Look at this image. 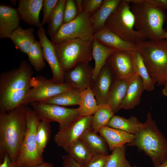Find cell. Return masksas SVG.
Listing matches in <instances>:
<instances>
[{
  "mask_svg": "<svg viewBox=\"0 0 167 167\" xmlns=\"http://www.w3.org/2000/svg\"><path fill=\"white\" fill-rule=\"evenodd\" d=\"M58 0H43L42 5L43 18L41 26L48 23Z\"/></svg>",
  "mask_w": 167,
  "mask_h": 167,
  "instance_id": "cell-38",
  "label": "cell"
},
{
  "mask_svg": "<svg viewBox=\"0 0 167 167\" xmlns=\"http://www.w3.org/2000/svg\"><path fill=\"white\" fill-rule=\"evenodd\" d=\"M94 38L116 51L131 53L137 50L135 44L125 41L105 27L95 32Z\"/></svg>",
  "mask_w": 167,
  "mask_h": 167,
  "instance_id": "cell-18",
  "label": "cell"
},
{
  "mask_svg": "<svg viewBox=\"0 0 167 167\" xmlns=\"http://www.w3.org/2000/svg\"><path fill=\"white\" fill-rule=\"evenodd\" d=\"M27 127L25 106L0 111V160L8 155L15 162L19 154Z\"/></svg>",
  "mask_w": 167,
  "mask_h": 167,
  "instance_id": "cell-2",
  "label": "cell"
},
{
  "mask_svg": "<svg viewBox=\"0 0 167 167\" xmlns=\"http://www.w3.org/2000/svg\"><path fill=\"white\" fill-rule=\"evenodd\" d=\"M116 78L107 63L100 70L90 85L99 106L107 104V100L111 88Z\"/></svg>",
  "mask_w": 167,
  "mask_h": 167,
  "instance_id": "cell-13",
  "label": "cell"
},
{
  "mask_svg": "<svg viewBox=\"0 0 167 167\" xmlns=\"http://www.w3.org/2000/svg\"><path fill=\"white\" fill-rule=\"evenodd\" d=\"M129 80L116 79L109 92L107 103L114 114L120 109L128 86Z\"/></svg>",
  "mask_w": 167,
  "mask_h": 167,
  "instance_id": "cell-25",
  "label": "cell"
},
{
  "mask_svg": "<svg viewBox=\"0 0 167 167\" xmlns=\"http://www.w3.org/2000/svg\"><path fill=\"white\" fill-rule=\"evenodd\" d=\"M80 92L73 88L41 102L64 107L79 105Z\"/></svg>",
  "mask_w": 167,
  "mask_h": 167,
  "instance_id": "cell-31",
  "label": "cell"
},
{
  "mask_svg": "<svg viewBox=\"0 0 167 167\" xmlns=\"http://www.w3.org/2000/svg\"><path fill=\"white\" fill-rule=\"evenodd\" d=\"M127 145L135 146L143 151L151 158L154 167L167 160V139L152 119L150 111L133 141Z\"/></svg>",
  "mask_w": 167,
  "mask_h": 167,
  "instance_id": "cell-3",
  "label": "cell"
},
{
  "mask_svg": "<svg viewBox=\"0 0 167 167\" xmlns=\"http://www.w3.org/2000/svg\"><path fill=\"white\" fill-rule=\"evenodd\" d=\"M113 49L103 45L94 38L92 44V58L95 61L92 79H94L106 62L107 60L113 52Z\"/></svg>",
  "mask_w": 167,
  "mask_h": 167,
  "instance_id": "cell-28",
  "label": "cell"
},
{
  "mask_svg": "<svg viewBox=\"0 0 167 167\" xmlns=\"http://www.w3.org/2000/svg\"><path fill=\"white\" fill-rule=\"evenodd\" d=\"M79 105L81 116L92 115L98 109L99 106L90 86L81 92Z\"/></svg>",
  "mask_w": 167,
  "mask_h": 167,
  "instance_id": "cell-30",
  "label": "cell"
},
{
  "mask_svg": "<svg viewBox=\"0 0 167 167\" xmlns=\"http://www.w3.org/2000/svg\"><path fill=\"white\" fill-rule=\"evenodd\" d=\"M34 31L32 28L24 29L19 25L13 32L9 38L13 42L16 49L27 54L36 41Z\"/></svg>",
  "mask_w": 167,
  "mask_h": 167,
  "instance_id": "cell-24",
  "label": "cell"
},
{
  "mask_svg": "<svg viewBox=\"0 0 167 167\" xmlns=\"http://www.w3.org/2000/svg\"><path fill=\"white\" fill-rule=\"evenodd\" d=\"M37 34L41 44L45 60L49 64L51 70L52 79L56 82H65V71L60 64L57 58L54 44L49 40L46 34V32L42 26L38 28Z\"/></svg>",
  "mask_w": 167,
  "mask_h": 167,
  "instance_id": "cell-14",
  "label": "cell"
},
{
  "mask_svg": "<svg viewBox=\"0 0 167 167\" xmlns=\"http://www.w3.org/2000/svg\"><path fill=\"white\" fill-rule=\"evenodd\" d=\"M135 17V30L144 34L148 39H164L165 31L163 29L166 19L164 10L150 0H129Z\"/></svg>",
  "mask_w": 167,
  "mask_h": 167,
  "instance_id": "cell-4",
  "label": "cell"
},
{
  "mask_svg": "<svg viewBox=\"0 0 167 167\" xmlns=\"http://www.w3.org/2000/svg\"><path fill=\"white\" fill-rule=\"evenodd\" d=\"M93 40L85 41L76 38L54 44L58 60L65 71L80 63L89 62L91 60Z\"/></svg>",
  "mask_w": 167,
  "mask_h": 167,
  "instance_id": "cell-8",
  "label": "cell"
},
{
  "mask_svg": "<svg viewBox=\"0 0 167 167\" xmlns=\"http://www.w3.org/2000/svg\"><path fill=\"white\" fill-rule=\"evenodd\" d=\"M64 150L83 167L86 166L93 156L85 144L80 139Z\"/></svg>",
  "mask_w": 167,
  "mask_h": 167,
  "instance_id": "cell-27",
  "label": "cell"
},
{
  "mask_svg": "<svg viewBox=\"0 0 167 167\" xmlns=\"http://www.w3.org/2000/svg\"><path fill=\"white\" fill-rule=\"evenodd\" d=\"M35 167H55L54 165L51 162H43L38 164Z\"/></svg>",
  "mask_w": 167,
  "mask_h": 167,
  "instance_id": "cell-44",
  "label": "cell"
},
{
  "mask_svg": "<svg viewBox=\"0 0 167 167\" xmlns=\"http://www.w3.org/2000/svg\"><path fill=\"white\" fill-rule=\"evenodd\" d=\"M43 0H19L17 9L21 19L28 24L41 27L39 19Z\"/></svg>",
  "mask_w": 167,
  "mask_h": 167,
  "instance_id": "cell-19",
  "label": "cell"
},
{
  "mask_svg": "<svg viewBox=\"0 0 167 167\" xmlns=\"http://www.w3.org/2000/svg\"><path fill=\"white\" fill-rule=\"evenodd\" d=\"M125 145L114 148L109 157L105 167H129L131 165L126 159Z\"/></svg>",
  "mask_w": 167,
  "mask_h": 167,
  "instance_id": "cell-36",
  "label": "cell"
},
{
  "mask_svg": "<svg viewBox=\"0 0 167 167\" xmlns=\"http://www.w3.org/2000/svg\"><path fill=\"white\" fill-rule=\"evenodd\" d=\"M93 117L80 116L67 127L59 131L54 137L55 144L64 149L79 139L86 130L91 128Z\"/></svg>",
  "mask_w": 167,
  "mask_h": 167,
  "instance_id": "cell-12",
  "label": "cell"
},
{
  "mask_svg": "<svg viewBox=\"0 0 167 167\" xmlns=\"http://www.w3.org/2000/svg\"><path fill=\"white\" fill-rule=\"evenodd\" d=\"M33 73L32 66L26 60L21 61L18 67L1 73L0 111L24 105Z\"/></svg>",
  "mask_w": 167,
  "mask_h": 167,
  "instance_id": "cell-1",
  "label": "cell"
},
{
  "mask_svg": "<svg viewBox=\"0 0 167 167\" xmlns=\"http://www.w3.org/2000/svg\"><path fill=\"white\" fill-rule=\"evenodd\" d=\"M77 14V8L75 1L67 0L64 8L63 24L71 21L76 18Z\"/></svg>",
  "mask_w": 167,
  "mask_h": 167,
  "instance_id": "cell-37",
  "label": "cell"
},
{
  "mask_svg": "<svg viewBox=\"0 0 167 167\" xmlns=\"http://www.w3.org/2000/svg\"><path fill=\"white\" fill-rule=\"evenodd\" d=\"M0 167H17L15 163L11 161L8 155L5 154L2 160L0 161Z\"/></svg>",
  "mask_w": 167,
  "mask_h": 167,
  "instance_id": "cell-42",
  "label": "cell"
},
{
  "mask_svg": "<svg viewBox=\"0 0 167 167\" xmlns=\"http://www.w3.org/2000/svg\"><path fill=\"white\" fill-rule=\"evenodd\" d=\"M121 0H104L98 9L91 15L94 33L105 27L110 15L116 9Z\"/></svg>",
  "mask_w": 167,
  "mask_h": 167,
  "instance_id": "cell-23",
  "label": "cell"
},
{
  "mask_svg": "<svg viewBox=\"0 0 167 167\" xmlns=\"http://www.w3.org/2000/svg\"><path fill=\"white\" fill-rule=\"evenodd\" d=\"M164 84V87L162 90V94L163 96L167 97V79Z\"/></svg>",
  "mask_w": 167,
  "mask_h": 167,
  "instance_id": "cell-45",
  "label": "cell"
},
{
  "mask_svg": "<svg viewBox=\"0 0 167 167\" xmlns=\"http://www.w3.org/2000/svg\"><path fill=\"white\" fill-rule=\"evenodd\" d=\"M91 128L87 129L80 139L84 143L92 155H109L107 144L104 138Z\"/></svg>",
  "mask_w": 167,
  "mask_h": 167,
  "instance_id": "cell-22",
  "label": "cell"
},
{
  "mask_svg": "<svg viewBox=\"0 0 167 167\" xmlns=\"http://www.w3.org/2000/svg\"><path fill=\"white\" fill-rule=\"evenodd\" d=\"M29 105L40 121L58 122L59 131L67 127L81 116L78 108H69L41 102H31Z\"/></svg>",
  "mask_w": 167,
  "mask_h": 167,
  "instance_id": "cell-10",
  "label": "cell"
},
{
  "mask_svg": "<svg viewBox=\"0 0 167 167\" xmlns=\"http://www.w3.org/2000/svg\"><path fill=\"white\" fill-rule=\"evenodd\" d=\"M30 88L24 105L30 103L42 102L65 91L74 88L70 83H58L52 78L49 79L39 75L32 77L30 82Z\"/></svg>",
  "mask_w": 167,
  "mask_h": 167,
  "instance_id": "cell-11",
  "label": "cell"
},
{
  "mask_svg": "<svg viewBox=\"0 0 167 167\" xmlns=\"http://www.w3.org/2000/svg\"><path fill=\"white\" fill-rule=\"evenodd\" d=\"M141 123L134 116L126 118L114 115L109 121L107 126L135 135L139 131Z\"/></svg>",
  "mask_w": 167,
  "mask_h": 167,
  "instance_id": "cell-29",
  "label": "cell"
},
{
  "mask_svg": "<svg viewBox=\"0 0 167 167\" xmlns=\"http://www.w3.org/2000/svg\"><path fill=\"white\" fill-rule=\"evenodd\" d=\"M93 68L89 62L81 63L65 71V82L71 84L77 90L81 92L90 86L93 78Z\"/></svg>",
  "mask_w": 167,
  "mask_h": 167,
  "instance_id": "cell-16",
  "label": "cell"
},
{
  "mask_svg": "<svg viewBox=\"0 0 167 167\" xmlns=\"http://www.w3.org/2000/svg\"><path fill=\"white\" fill-rule=\"evenodd\" d=\"M154 167H167V160L161 165Z\"/></svg>",
  "mask_w": 167,
  "mask_h": 167,
  "instance_id": "cell-46",
  "label": "cell"
},
{
  "mask_svg": "<svg viewBox=\"0 0 167 167\" xmlns=\"http://www.w3.org/2000/svg\"><path fill=\"white\" fill-rule=\"evenodd\" d=\"M90 15L83 12L78 13L71 21L61 25L55 34L50 37L54 45L79 38L85 41H92L94 32Z\"/></svg>",
  "mask_w": 167,
  "mask_h": 167,
  "instance_id": "cell-9",
  "label": "cell"
},
{
  "mask_svg": "<svg viewBox=\"0 0 167 167\" xmlns=\"http://www.w3.org/2000/svg\"><path fill=\"white\" fill-rule=\"evenodd\" d=\"M135 44L155 83L164 84L167 79V40L148 39Z\"/></svg>",
  "mask_w": 167,
  "mask_h": 167,
  "instance_id": "cell-5",
  "label": "cell"
},
{
  "mask_svg": "<svg viewBox=\"0 0 167 167\" xmlns=\"http://www.w3.org/2000/svg\"><path fill=\"white\" fill-rule=\"evenodd\" d=\"M163 39L167 40V31H165V33Z\"/></svg>",
  "mask_w": 167,
  "mask_h": 167,
  "instance_id": "cell-47",
  "label": "cell"
},
{
  "mask_svg": "<svg viewBox=\"0 0 167 167\" xmlns=\"http://www.w3.org/2000/svg\"><path fill=\"white\" fill-rule=\"evenodd\" d=\"M27 55L30 64L34 67L36 71H41L45 67L46 63L39 41H35Z\"/></svg>",
  "mask_w": 167,
  "mask_h": 167,
  "instance_id": "cell-35",
  "label": "cell"
},
{
  "mask_svg": "<svg viewBox=\"0 0 167 167\" xmlns=\"http://www.w3.org/2000/svg\"><path fill=\"white\" fill-rule=\"evenodd\" d=\"M62 159L63 167H83L68 154L63 156Z\"/></svg>",
  "mask_w": 167,
  "mask_h": 167,
  "instance_id": "cell-41",
  "label": "cell"
},
{
  "mask_svg": "<svg viewBox=\"0 0 167 167\" xmlns=\"http://www.w3.org/2000/svg\"><path fill=\"white\" fill-rule=\"evenodd\" d=\"M27 127L18 156L15 163L17 167H35L43 162V157L39 154L36 134L40 120L33 109L25 106Z\"/></svg>",
  "mask_w": 167,
  "mask_h": 167,
  "instance_id": "cell-7",
  "label": "cell"
},
{
  "mask_svg": "<svg viewBox=\"0 0 167 167\" xmlns=\"http://www.w3.org/2000/svg\"><path fill=\"white\" fill-rule=\"evenodd\" d=\"M114 115L107 104L99 106L93 115L91 128L98 133L100 128L107 126L109 121Z\"/></svg>",
  "mask_w": 167,
  "mask_h": 167,
  "instance_id": "cell-33",
  "label": "cell"
},
{
  "mask_svg": "<svg viewBox=\"0 0 167 167\" xmlns=\"http://www.w3.org/2000/svg\"><path fill=\"white\" fill-rule=\"evenodd\" d=\"M51 133L50 122L41 120L37 126L36 138L38 153L43 157V154L50 139Z\"/></svg>",
  "mask_w": 167,
  "mask_h": 167,
  "instance_id": "cell-34",
  "label": "cell"
},
{
  "mask_svg": "<svg viewBox=\"0 0 167 167\" xmlns=\"http://www.w3.org/2000/svg\"><path fill=\"white\" fill-rule=\"evenodd\" d=\"M152 3L164 10H167V0H150Z\"/></svg>",
  "mask_w": 167,
  "mask_h": 167,
  "instance_id": "cell-43",
  "label": "cell"
},
{
  "mask_svg": "<svg viewBox=\"0 0 167 167\" xmlns=\"http://www.w3.org/2000/svg\"><path fill=\"white\" fill-rule=\"evenodd\" d=\"M135 73L142 79L144 90L152 91L156 84L150 75L142 55L137 49L131 52Z\"/></svg>",
  "mask_w": 167,
  "mask_h": 167,
  "instance_id": "cell-26",
  "label": "cell"
},
{
  "mask_svg": "<svg viewBox=\"0 0 167 167\" xmlns=\"http://www.w3.org/2000/svg\"><path fill=\"white\" fill-rule=\"evenodd\" d=\"M98 133L105 139L111 151L115 148L131 143L135 137L134 135L108 126L101 127Z\"/></svg>",
  "mask_w": 167,
  "mask_h": 167,
  "instance_id": "cell-21",
  "label": "cell"
},
{
  "mask_svg": "<svg viewBox=\"0 0 167 167\" xmlns=\"http://www.w3.org/2000/svg\"><path fill=\"white\" fill-rule=\"evenodd\" d=\"M109 157V155H97L92 158L84 167H105Z\"/></svg>",
  "mask_w": 167,
  "mask_h": 167,
  "instance_id": "cell-40",
  "label": "cell"
},
{
  "mask_svg": "<svg viewBox=\"0 0 167 167\" xmlns=\"http://www.w3.org/2000/svg\"><path fill=\"white\" fill-rule=\"evenodd\" d=\"M106 62L117 79L129 80L136 74L131 53L115 51L109 57Z\"/></svg>",
  "mask_w": 167,
  "mask_h": 167,
  "instance_id": "cell-15",
  "label": "cell"
},
{
  "mask_svg": "<svg viewBox=\"0 0 167 167\" xmlns=\"http://www.w3.org/2000/svg\"><path fill=\"white\" fill-rule=\"evenodd\" d=\"M67 0H58L49 18L48 24V32L51 37L62 24L64 8Z\"/></svg>",
  "mask_w": 167,
  "mask_h": 167,
  "instance_id": "cell-32",
  "label": "cell"
},
{
  "mask_svg": "<svg viewBox=\"0 0 167 167\" xmlns=\"http://www.w3.org/2000/svg\"><path fill=\"white\" fill-rule=\"evenodd\" d=\"M129 167H137L135 165L131 166V165Z\"/></svg>",
  "mask_w": 167,
  "mask_h": 167,
  "instance_id": "cell-48",
  "label": "cell"
},
{
  "mask_svg": "<svg viewBox=\"0 0 167 167\" xmlns=\"http://www.w3.org/2000/svg\"><path fill=\"white\" fill-rule=\"evenodd\" d=\"M135 21L129 0H121L105 21V27L129 42L135 44L148 40L143 33L135 29Z\"/></svg>",
  "mask_w": 167,
  "mask_h": 167,
  "instance_id": "cell-6",
  "label": "cell"
},
{
  "mask_svg": "<svg viewBox=\"0 0 167 167\" xmlns=\"http://www.w3.org/2000/svg\"><path fill=\"white\" fill-rule=\"evenodd\" d=\"M104 0H82L83 12L92 15L100 7Z\"/></svg>",
  "mask_w": 167,
  "mask_h": 167,
  "instance_id": "cell-39",
  "label": "cell"
},
{
  "mask_svg": "<svg viewBox=\"0 0 167 167\" xmlns=\"http://www.w3.org/2000/svg\"><path fill=\"white\" fill-rule=\"evenodd\" d=\"M144 90L142 79L139 76L135 74L129 80L128 86L121 109H131L139 105Z\"/></svg>",
  "mask_w": 167,
  "mask_h": 167,
  "instance_id": "cell-20",
  "label": "cell"
},
{
  "mask_svg": "<svg viewBox=\"0 0 167 167\" xmlns=\"http://www.w3.org/2000/svg\"><path fill=\"white\" fill-rule=\"evenodd\" d=\"M21 19L17 9L3 3L0 4V38H9L19 26Z\"/></svg>",
  "mask_w": 167,
  "mask_h": 167,
  "instance_id": "cell-17",
  "label": "cell"
}]
</instances>
